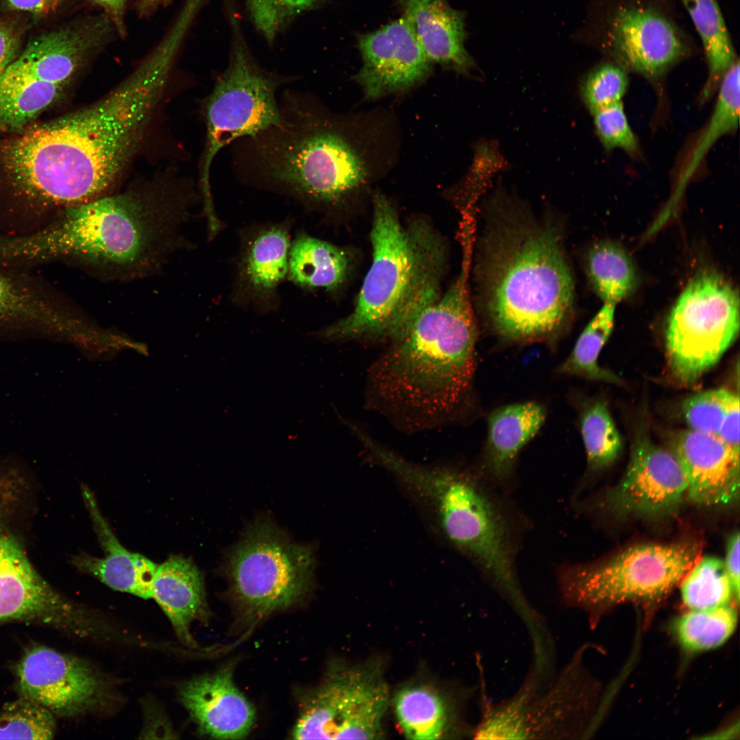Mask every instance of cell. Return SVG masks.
Listing matches in <instances>:
<instances>
[{
	"label": "cell",
	"mask_w": 740,
	"mask_h": 740,
	"mask_svg": "<svg viewBox=\"0 0 740 740\" xmlns=\"http://www.w3.org/2000/svg\"><path fill=\"white\" fill-rule=\"evenodd\" d=\"M234 663L184 681L179 696L204 735L220 739L246 737L256 722L252 704L233 680Z\"/></svg>",
	"instance_id": "44dd1931"
},
{
	"label": "cell",
	"mask_w": 740,
	"mask_h": 740,
	"mask_svg": "<svg viewBox=\"0 0 740 740\" xmlns=\"http://www.w3.org/2000/svg\"><path fill=\"white\" fill-rule=\"evenodd\" d=\"M56 728V716L26 698L20 696L0 711V739H51Z\"/></svg>",
	"instance_id": "e575fe53"
},
{
	"label": "cell",
	"mask_w": 740,
	"mask_h": 740,
	"mask_svg": "<svg viewBox=\"0 0 740 740\" xmlns=\"http://www.w3.org/2000/svg\"><path fill=\"white\" fill-rule=\"evenodd\" d=\"M546 416L543 406L528 402L501 407L488 419V465L497 479L510 472L521 449L534 436Z\"/></svg>",
	"instance_id": "484cf974"
},
{
	"label": "cell",
	"mask_w": 740,
	"mask_h": 740,
	"mask_svg": "<svg viewBox=\"0 0 740 740\" xmlns=\"http://www.w3.org/2000/svg\"><path fill=\"white\" fill-rule=\"evenodd\" d=\"M607 45L617 64L651 80L689 54L680 29L661 11L644 3L624 4L609 21Z\"/></svg>",
	"instance_id": "e0dca14e"
},
{
	"label": "cell",
	"mask_w": 740,
	"mask_h": 740,
	"mask_svg": "<svg viewBox=\"0 0 740 740\" xmlns=\"http://www.w3.org/2000/svg\"><path fill=\"white\" fill-rule=\"evenodd\" d=\"M738 410L739 395L723 388L690 396L682 405L684 418L691 429L717 437L726 421Z\"/></svg>",
	"instance_id": "d590c367"
},
{
	"label": "cell",
	"mask_w": 740,
	"mask_h": 740,
	"mask_svg": "<svg viewBox=\"0 0 740 740\" xmlns=\"http://www.w3.org/2000/svg\"><path fill=\"white\" fill-rule=\"evenodd\" d=\"M739 533H733L728 539L726 546V559L724 561L726 570L730 580L735 600L738 604L739 602Z\"/></svg>",
	"instance_id": "ab89813d"
},
{
	"label": "cell",
	"mask_w": 740,
	"mask_h": 740,
	"mask_svg": "<svg viewBox=\"0 0 740 740\" xmlns=\"http://www.w3.org/2000/svg\"><path fill=\"white\" fill-rule=\"evenodd\" d=\"M700 552V545L690 540L634 545L597 564L563 570L559 578L563 598L593 621L617 604L657 602L682 580Z\"/></svg>",
	"instance_id": "ba28073f"
},
{
	"label": "cell",
	"mask_w": 740,
	"mask_h": 740,
	"mask_svg": "<svg viewBox=\"0 0 740 740\" xmlns=\"http://www.w3.org/2000/svg\"><path fill=\"white\" fill-rule=\"evenodd\" d=\"M19 37L10 26L0 23V76L16 58Z\"/></svg>",
	"instance_id": "60d3db41"
},
{
	"label": "cell",
	"mask_w": 740,
	"mask_h": 740,
	"mask_svg": "<svg viewBox=\"0 0 740 740\" xmlns=\"http://www.w3.org/2000/svg\"><path fill=\"white\" fill-rule=\"evenodd\" d=\"M292 227L287 219L239 230L230 293L235 306L260 315L278 310L280 287L288 280Z\"/></svg>",
	"instance_id": "2e32d148"
},
{
	"label": "cell",
	"mask_w": 740,
	"mask_h": 740,
	"mask_svg": "<svg viewBox=\"0 0 740 740\" xmlns=\"http://www.w3.org/2000/svg\"><path fill=\"white\" fill-rule=\"evenodd\" d=\"M616 304L604 302L578 337L558 372L620 384V379L598 365V357L613 331Z\"/></svg>",
	"instance_id": "1f68e13d"
},
{
	"label": "cell",
	"mask_w": 740,
	"mask_h": 740,
	"mask_svg": "<svg viewBox=\"0 0 740 740\" xmlns=\"http://www.w3.org/2000/svg\"><path fill=\"white\" fill-rule=\"evenodd\" d=\"M64 0H5L8 7L14 10L35 14H47L54 12Z\"/></svg>",
	"instance_id": "7bdbcfd3"
},
{
	"label": "cell",
	"mask_w": 740,
	"mask_h": 740,
	"mask_svg": "<svg viewBox=\"0 0 740 740\" xmlns=\"http://www.w3.org/2000/svg\"><path fill=\"white\" fill-rule=\"evenodd\" d=\"M702 40L708 77L701 99L717 90L728 69L738 60L717 0H682Z\"/></svg>",
	"instance_id": "83f0119b"
},
{
	"label": "cell",
	"mask_w": 740,
	"mask_h": 740,
	"mask_svg": "<svg viewBox=\"0 0 740 740\" xmlns=\"http://www.w3.org/2000/svg\"><path fill=\"white\" fill-rule=\"evenodd\" d=\"M99 6L112 22L115 31L121 36L125 35V13L127 0H90Z\"/></svg>",
	"instance_id": "b9f144b4"
},
{
	"label": "cell",
	"mask_w": 740,
	"mask_h": 740,
	"mask_svg": "<svg viewBox=\"0 0 740 740\" xmlns=\"http://www.w3.org/2000/svg\"><path fill=\"white\" fill-rule=\"evenodd\" d=\"M403 18L428 60L444 68L468 74L474 62L465 45L462 12L446 0H399Z\"/></svg>",
	"instance_id": "603a6c76"
},
{
	"label": "cell",
	"mask_w": 740,
	"mask_h": 740,
	"mask_svg": "<svg viewBox=\"0 0 740 740\" xmlns=\"http://www.w3.org/2000/svg\"><path fill=\"white\" fill-rule=\"evenodd\" d=\"M628 85L626 71L619 64L606 62L594 68L582 86L583 100L592 114L621 102Z\"/></svg>",
	"instance_id": "8d00e7d4"
},
{
	"label": "cell",
	"mask_w": 740,
	"mask_h": 740,
	"mask_svg": "<svg viewBox=\"0 0 740 740\" xmlns=\"http://www.w3.org/2000/svg\"><path fill=\"white\" fill-rule=\"evenodd\" d=\"M739 60L728 69L717 88V98L706 125L697 140L687 163L674 199H677L701 161L715 143L724 136L734 132L739 126L740 87Z\"/></svg>",
	"instance_id": "f1b7e54d"
},
{
	"label": "cell",
	"mask_w": 740,
	"mask_h": 740,
	"mask_svg": "<svg viewBox=\"0 0 740 740\" xmlns=\"http://www.w3.org/2000/svg\"><path fill=\"white\" fill-rule=\"evenodd\" d=\"M467 267L369 369L368 406L402 429L449 420L471 387L477 328Z\"/></svg>",
	"instance_id": "3957f363"
},
{
	"label": "cell",
	"mask_w": 740,
	"mask_h": 740,
	"mask_svg": "<svg viewBox=\"0 0 740 740\" xmlns=\"http://www.w3.org/2000/svg\"><path fill=\"white\" fill-rule=\"evenodd\" d=\"M99 329L75 304L27 270L0 268V337H92Z\"/></svg>",
	"instance_id": "9a60e30c"
},
{
	"label": "cell",
	"mask_w": 740,
	"mask_h": 740,
	"mask_svg": "<svg viewBox=\"0 0 740 740\" xmlns=\"http://www.w3.org/2000/svg\"><path fill=\"white\" fill-rule=\"evenodd\" d=\"M507 219L484 243L479 275L486 312L505 338H551L570 317L574 295L559 235L520 215Z\"/></svg>",
	"instance_id": "8992f818"
},
{
	"label": "cell",
	"mask_w": 740,
	"mask_h": 740,
	"mask_svg": "<svg viewBox=\"0 0 740 740\" xmlns=\"http://www.w3.org/2000/svg\"><path fill=\"white\" fill-rule=\"evenodd\" d=\"M388 697L378 667L334 665L319 685L300 695L293 738L382 739Z\"/></svg>",
	"instance_id": "8fae6325"
},
{
	"label": "cell",
	"mask_w": 740,
	"mask_h": 740,
	"mask_svg": "<svg viewBox=\"0 0 740 740\" xmlns=\"http://www.w3.org/2000/svg\"><path fill=\"white\" fill-rule=\"evenodd\" d=\"M587 271L594 291L604 303L617 305L636 285L633 262L625 250L612 241L599 242L590 249Z\"/></svg>",
	"instance_id": "4dcf8cb0"
},
{
	"label": "cell",
	"mask_w": 740,
	"mask_h": 740,
	"mask_svg": "<svg viewBox=\"0 0 740 740\" xmlns=\"http://www.w3.org/2000/svg\"><path fill=\"white\" fill-rule=\"evenodd\" d=\"M322 0H246L252 22L268 40H273L293 18Z\"/></svg>",
	"instance_id": "74e56055"
},
{
	"label": "cell",
	"mask_w": 740,
	"mask_h": 740,
	"mask_svg": "<svg viewBox=\"0 0 740 740\" xmlns=\"http://www.w3.org/2000/svg\"><path fill=\"white\" fill-rule=\"evenodd\" d=\"M593 115L597 136L606 149H618L630 154L638 152L639 143L629 124L622 102L604 108Z\"/></svg>",
	"instance_id": "f35d334b"
},
{
	"label": "cell",
	"mask_w": 740,
	"mask_h": 740,
	"mask_svg": "<svg viewBox=\"0 0 740 740\" xmlns=\"http://www.w3.org/2000/svg\"><path fill=\"white\" fill-rule=\"evenodd\" d=\"M580 428L589 467L599 470L612 465L623 443L606 405L598 401L588 406L582 415Z\"/></svg>",
	"instance_id": "836d02e7"
},
{
	"label": "cell",
	"mask_w": 740,
	"mask_h": 740,
	"mask_svg": "<svg viewBox=\"0 0 740 740\" xmlns=\"http://www.w3.org/2000/svg\"><path fill=\"white\" fill-rule=\"evenodd\" d=\"M82 489L84 504L104 556L97 558L82 553L73 558V564L77 569L97 577L114 590L144 599L152 598L158 565L145 556L124 547L103 517L92 492L85 486Z\"/></svg>",
	"instance_id": "7402d4cb"
},
{
	"label": "cell",
	"mask_w": 740,
	"mask_h": 740,
	"mask_svg": "<svg viewBox=\"0 0 740 740\" xmlns=\"http://www.w3.org/2000/svg\"><path fill=\"white\" fill-rule=\"evenodd\" d=\"M680 595L689 609H704L729 604L733 589L721 559L705 556L682 579Z\"/></svg>",
	"instance_id": "d6a6232c"
},
{
	"label": "cell",
	"mask_w": 740,
	"mask_h": 740,
	"mask_svg": "<svg viewBox=\"0 0 740 740\" xmlns=\"http://www.w3.org/2000/svg\"><path fill=\"white\" fill-rule=\"evenodd\" d=\"M394 708L399 728L408 739H441L454 724L448 702L428 685L412 684L402 688L395 696Z\"/></svg>",
	"instance_id": "4316f807"
},
{
	"label": "cell",
	"mask_w": 740,
	"mask_h": 740,
	"mask_svg": "<svg viewBox=\"0 0 740 740\" xmlns=\"http://www.w3.org/2000/svg\"><path fill=\"white\" fill-rule=\"evenodd\" d=\"M669 450L687 482V495L704 506L734 502L739 493V454L719 437L681 430L671 437Z\"/></svg>",
	"instance_id": "ffe728a7"
},
{
	"label": "cell",
	"mask_w": 740,
	"mask_h": 740,
	"mask_svg": "<svg viewBox=\"0 0 740 740\" xmlns=\"http://www.w3.org/2000/svg\"><path fill=\"white\" fill-rule=\"evenodd\" d=\"M362 66L356 75L368 98L401 91L423 81L432 62L402 17L357 38Z\"/></svg>",
	"instance_id": "d6986e66"
},
{
	"label": "cell",
	"mask_w": 740,
	"mask_h": 740,
	"mask_svg": "<svg viewBox=\"0 0 740 740\" xmlns=\"http://www.w3.org/2000/svg\"><path fill=\"white\" fill-rule=\"evenodd\" d=\"M152 598L170 620L180 641L197 648L190 626L195 621L208 623L210 612L204 576L195 563L182 556L172 555L158 565Z\"/></svg>",
	"instance_id": "cb8c5ba5"
},
{
	"label": "cell",
	"mask_w": 740,
	"mask_h": 740,
	"mask_svg": "<svg viewBox=\"0 0 740 740\" xmlns=\"http://www.w3.org/2000/svg\"><path fill=\"white\" fill-rule=\"evenodd\" d=\"M373 201L371 267L352 312L315 332L319 340L395 341L441 295L446 253L439 233L423 219L404 225L380 193Z\"/></svg>",
	"instance_id": "5b68a950"
},
{
	"label": "cell",
	"mask_w": 740,
	"mask_h": 740,
	"mask_svg": "<svg viewBox=\"0 0 740 740\" xmlns=\"http://www.w3.org/2000/svg\"><path fill=\"white\" fill-rule=\"evenodd\" d=\"M737 621V609L730 604L690 609L673 621L671 630L684 651L699 653L722 645L732 635Z\"/></svg>",
	"instance_id": "f546056e"
},
{
	"label": "cell",
	"mask_w": 740,
	"mask_h": 740,
	"mask_svg": "<svg viewBox=\"0 0 740 740\" xmlns=\"http://www.w3.org/2000/svg\"><path fill=\"white\" fill-rule=\"evenodd\" d=\"M0 484V624L25 622L77 635L88 632L83 610L36 571L11 523L13 493Z\"/></svg>",
	"instance_id": "7c38bea8"
},
{
	"label": "cell",
	"mask_w": 740,
	"mask_h": 740,
	"mask_svg": "<svg viewBox=\"0 0 740 740\" xmlns=\"http://www.w3.org/2000/svg\"><path fill=\"white\" fill-rule=\"evenodd\" d=\"M199 199L191 187L154 185L67 207L37 232L0 236V266L61 262L110 281L149 276L187 247L183 228Z\"/></svg>",
	"instance_id": "7a4b0ae2"
},
{
	"label": "cell",
	"mask_w": 740,
	"mask_h": 740,
	"mask_svg": "<svg viewBox=\"0 0 740 740\" xmlns=\"http://www.w3.org/2000/svg\"><path fill=\"white\" fill-rule=\"evenodd\" d=\"M156 51H157V50H156ZM160 52H162V51H160ZM162 53H163V52H162ZM168 55H169V54H168ZM169 56H170V55H169ZM172 57H173V56H172ZM174 59H175V58H174Z\"/></svg>",
	"instance_id": "f6af8a7d"
},
{
	"label": "cell",
	"mask_w": 740,
	"mask_h": 740,
	"mask_svg": "<svg viewBox=\"0 0 740 740\" xmlns=\"http://www.w3.org/2000/svg\"><path fill=\"white\" fill-rule=\"evenodd\" d=\"M279 104L278 124L231 144L234 175L306 211L335 207L365 180L362 160L312 93L287 88Z\"/></svg>",
	"instance_id": "277c9868"
},
{
	"label": "cell",
	"mask_w": 740,
	"mask_h": 740,
	"mask_svg": "<svg viewBox=\"0 0 740 740\" xmlns=\"http://www.w3.org/2000/svg\"><path fill=\"white\" fill-rule=\"evenodd\" d=\"M445 536L513 596L519 593L508 528L482 489L467 476L438 519Z\"/></svg>",
	"instance_id": "4fadbf2b"
},
{
	"label": "cell",
	"mask_w": 740,
	"mask_h": 740,
	"mask_svg": "<svg viewBox=\"0 0 740 740\" xmlns=\"http://www.w3.org/2000/svg\"><path fill=\"white\" fill-rule=\"evenodd\" d=\"M739 330L737 289L713 269L695 274L676 301L665 329L671 376L691 385L715 365Z\"/></svg>",
	"instance_id": "30bf717a"
},
{
	"label": "cell",
	"mask_w": 740,
	"mask_h": 740,
	"mask_svg": "<svg viewBox=\"0 0 740 740\" xmlns=\"http://www.w3.org/2000/svg\"><path fill=\"white\" fill-rule=\"evenodd\" d=\"M21 697L56 717H71L99 707L108 696L104 678L86 661L42 645H32L15 666Z\"/></svg>",
	"instance_id": "5bb4252c"
},
{
	"label": "cell",
	"mask_w": 740,
	"mask_h": 740,
	"mask_svg": "<svg viewBox=\"0 0 740 740\" xmlns=\"http://www.w3.org/2000/svg\"><path fill=\"white\" fill-rule=\"evenodd\" d=\"M687 482L673 454L639 433L620 482L606 497L619 516L660 517L674 513L687 495Z\"/></svg>",
	"instance_id": "ac0fdd59"
},
{
	"label": "cell",
	"mask_w": 740,
	"mask_h": 740,
	"mask_svg": "<svg viewBox=\"0 0 740 740\" xmlns=\"http://www.w3.org/2000/svg\"><path fill=\"white\" fill-rule=\"evenodd\" d=\"M171 0H137V10L140 16H148L169 4Z\"/></svg>",
	"instance_id": "ee69618b"
},
{
	"label": "cell",
	"mask_w": 740,
	"mask_h": 740,
	"mask_svg": "<svg viewBox=\"0 0 740 740\" xmlns=\"http://www.w3.org/2000/svg\"><path fill=\"white\" fill-rule=\"evenodd\" d=\"M350 265V256L342 247L303 231L292 238L288 280L302 291H338L347 278Z\"/></svg>",
	"instance_id": "d4e9b609"
},
{
	"label": "cell",
	"mask_w": 740,
	"mask_h": 740,
	"mask_svg": "<svg viewBox=\"0 0 740 740\" xmlns=\"http://www.w3.org/2000/svg\"><path fill=\"white\" fill-rule=\"evenodd\" d=\"M314 554L273 521L252 523L230 550L223 571L240 618L251 627L301 603L314 586Z\"/></svg>",
	"instance_id": "52a82bcc"
},
{
	"label": "cell",
	"mask_w": 740,
	"mask_h": 740,
	"mask_svg": "<svg viewBox=\"0 0 740 740\" xmlns=\"http://www.w3.org/2000/svg\"><path fill=\"white\" fill-rule=\"evenodd\" d=\"M296 79L266 71L244 45H234L227 68L202 103L206 133L199 187L205 207L214 204L210 177L218 152L236 140L278 124L281 115L277 92Z\"/></svg>",
	"instance_id": "9c48e42d"
},
{
	"label": "cell",
	"mask_w": 740,
	"mask_h": 740,
	"mask_svg": "<svg viewBox=\"0 0 740 740\" xmlns=\"http://www.w3.org/2000/svg\"><path fill=\"white\" fill-rule=\"evenodd\" d=\"M172 67L149 54L103 98L21 132L12 150L21 186L59 208L108 195L137 151Z\"/></svg>",
	"instance_id": "6da1fadb"
}]
</instances>
